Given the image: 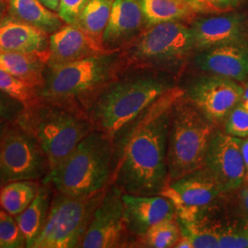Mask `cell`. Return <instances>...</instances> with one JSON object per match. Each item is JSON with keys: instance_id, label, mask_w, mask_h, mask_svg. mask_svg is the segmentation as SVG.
I'll return each mask as SVG.
<instances>
[{"instance_id": "cell-2", "label": "cell", "mask_w": 248, "mask_h": 248, "mask_svg": "<svg viewBox=\"0 0 248 248\" xmlns=\"http://www.w3.org/2000/svg\"><path fill=\"white\" fill-rule=\"evenodd\" d=\"M120 57L102 53L60 65H46L40 100L86 116L98 93L116 78ZM87 117V116H86Z\"/></svg>"}, {"instance_id": "cell-11", "label": "cell", "mask_w": 248, "mask_h": 248, "mask_svg": "<svg viewBox=\"0 0 248 248\" xmlns=\"http://www.w3.org/2000/svg\"><path fill=\"white\" fill-rule=\"evenodd\" d=\"M123 196L124 191L114 183L107 186L79 248L124 247L128 230L124 222Z\"/></svg>"}, {"instance_id": "cell-15", "label": "cell", "mask_w": 248, "mask_h": 248, "mask_svg": "<svg viewBox=\"0 0 248 248\" xmlns=\"http://www.w3.org/2000/svg\"><path fill=\"white\" fill-rule=\"evenodd\" d=\"M124 222L128 232L141 238L151 227L167 219H176L174 203L163 195L124 193Z\"/></svg>"}, {"instance_id": "cell-29", "label": "cell", "mask_w": 248, "mask_h": 248, "mask_svg": "<svg viewBox=\"0 0 248 248\" xmlns=\"http://www.w3.org/2000/svg\"><path fill=\"white\" fill-rule=\"evenodd\" d=\"M26 248V239L14 216L0 209V248Z\"/></svg>"}, {"instance_id": "cell-23", "label": "cell", "mask_w": 248, "mask_h": 248, "mask_svg": "<svg viewBox=\"0 0 248 248\" xmlns=\"http://www.w3.org/2000/svg\"><path fill=\"white\" fill-rule=\"evenodd\" d=\"M53 190V186L49 182L42 181L34 200L22 213L15 217L26 239V248H31L44 228Z\"/></svg>"}, {"instance_id": "cell-1", "label": "cell", "mask_w": 248, "mask_h": 248, "mask_svg": "<svg viewBox=\"0 0 248 248\" xmlns=\"http://www.w3.org/2000/svg\"><path fill=\"white\" fill-rule=\"evenodd\" d=\"M183 91L172 89L113 138L112 182L124 193L161 195L169 184L168 145L174 102Z\"/></svg>"}, {"instance_id": "cell-6", "label": "cell", "mask_w": 248, "mask_h": 248, "mask_svg": "<svg viewBox=\"0 0 248 248\" xmlns=\"http://www.w3.org/2000/svg\"><path fill=\"white\" fill-rule=\"evenodd\" d=\"M216 124L183 92L172 108L168 145L169 183L205 166Z\"/></svg>"}, {"instance_id": "cell-44", "label": "cell", "mask_w": 248, "mask_h": 248, "mask_svg": "<svg viewBox=\"0 0 248 248\" xmlns=\"http://www.w3.org/2000/svg\"><path fill=\"white\" fill-rule=\"evenodd\" d=\"M246 82H247V83H248V80H247V81H246Z\"/></svg>"}, {"instance_id": "cell-39", "label": "cell", "mask_w": 248, "mask_h": 248, "mask_svg": "<svg viewBox=\"0 0 248 248\" xmlns=\"http://www.w3.org/2000/svg\"><path fill=\"white\" fill-rule=\"evenodd\" d=\"M239 104L248 109V83L247 82L244 85V91H243V95L241 97Z\"/></svg>"}, {"instance_id": "cell-18", "label": "cell", "mask_w": 248, "mask_h": 248, "mask_svg": "<svg viewBox=\"0 0 248 248\" xmlns=\"http://www.w3.org/2000/svg\"><path fill=\"white\" fill-rule=\"evenodd\" d=\"M108 53L76 24H67L49 36L47 65H60Z\"/></svg>"}, {"instance_id": "cell-36", "label": "cell", "mask_w": 248, "mask_h": 248, "mask_svg": "<svg viewBox=\"0 0 248 248\" xmlns=\"http://www.w3.org/2000/svg\"><path fill=\"white\" fill-rule=\"evenodd\" d=\"M241 151H242V155L243 159L245 163V168H246V181H248V137L243 138L242 139V143H241Z\"/></svg>"}, {"instance_id": "cell-42", "label": "cell", "mask_w": 248, "mask_h": 248, "mask_svg": "<svg viewBox=\"0 0 248 248\" xmlns=\"http://www.w3.org/2000/svg\"><path fill=\"white\" fill-rule=\"evenodd\" d=\"M9 123V122L0 117V141H1V138H2V136H3L4 132H5V130H6Z\"/></svg>"}, {"instance_id": "cell-10", "label": "cell", "mask_w": 248, "mask_h": 248, "mask_svg": "<svg viewBox=\"0 0 248 248\" xmlns=\"http://www.w3.org/2000/svg\"><path fill=\"white\" fill-rule=\"evenodd\" d=\"M223 194L222 187L205 166L170 181L161 195L174 203L181 219H198L204 211Z\"/></svg>"}, {"instance_id": "cell-14", "label": "cell", "mask_w": 248, "mask_h": 248, "mask_svg": "<svg viewBox=\"0 0 248 248\" xmlns=\"http://www.w3.org/2000/svg\"><path fill=\"white\" fill-rule=\"evenodd\" d=\"M195 50L201 52L220 45L247 43L248 21L244 15L226 13L197 18L190 26Z\"/></svg>"}, {"instance_id": "cell-5", "label": "cell", "mask_w": 248, "mask_h": 248, "mask_svg": "<svg viewBox=\"0 0 248 248\" xmlns=\"http://www.w3.org/2000/svg\"><path fill=\"white\" fill-rule=\"evenodd\" d=\"M15 123L35 138L48 159L50 171L93 130L86 116L42 100L24 108Z\"/></svg>"}, {"instance_id": "cell-30", "label": "cell", "mask_w": 248, "mask_h": 248, "mask_svg": "<svg viewBox=\"0 0 248 248\" xmlns=\"http://www.w3.org/2000/svg\"><path fill=\"white\" fill-rule=\"evenodd\" d=\"M219 248H248V220L226 226H214Z\"/></svg>"}, {"instance_id": "cell-33", "label": "cell", "mask_w": 248, "mask_h": 248, "mask_svg": "<svg viewBox=\"0 0 248 248\" xmlns=\"http://www.w3.org/2000/svg\"><path fill=\"white\" fill-rule=\"evenodd\" d=\"M24 106L18 100L10 98L0 91V117L9 123L15 122L23 110Z\"/></svg>"}, {"instance_id": "cell-34", "label": "cell", "mask_w": 248, "mask_h": 248, "mask_svg": "<svg viewBox=\"0 0 248 248\" xmlns=\"http://www.w3.org/2000/svg\"><path fill=\"white\" fill-rule=\"evenodd\" d=\"M239 201L241 209L248 217V183L247 182L240 186Z\"/></svg>"}, {"instance_id": "cell-7", "label": "cell", "mask_w": 248, "mask_h": 248, "mask_svg": "<svg viewBox=\"0 0 248 248\" xmlns=\"http://www.w3.org/2000/svg\"><path fill=\"white\" fill-rule=\"evenodd\" d=\"M104 191L89 197L55 191L44 228L31 248H79Z\"/></svg>"}, {"instance_id": "cell-9", "label": "cell", "mask_w": 248, "mask_h": 248, "mask_svg": "<svg viewBox=\"0 0 248 248\" xmlns=\"http://www.w3.org/2000/svg\"><path fill=\"white\" fill-rule=\"evenodd\" d=\"M193 51L190 27L169 21L147 28L129 52V59L141 65L164 66L185 59Z\"/></svg>"}, {"instance_id": "cell-21", "label": "cell", "mask_w": 248, "mask_h": 248, "mask_svg": "<svg viewBox=\"0 0 248 248\" xmlns=\"http://www.w3.org/2000/svg\"><path fill=\"white\" fill-rule=\"evenodd\" d=\"M8 12L10 17L35 27L48 35L65 24L57 12L46 8L40 0H9Z\"/></svg>"}, {"instance_id": "cell-41", "label": "cell", "mask_w": 248, "mask_h": 248, "mask_svg": "<svg viewBox=\"0 0 248 248\" xmlns=\"http://www.w3.org/2000/svg\"><path fill=\"white\" fill-rule=\"evenodd\" d=\"M183 1L190 2V3H195V4H198V5L204 6V7H212V8H216V7L213 6L212 4H210L207 0H183ZM217 9H218V8H217ZM222 10H223V9H222ZM225 11H226V10H225Z\"/></svg>"}, {"instance_id": "cell-16", "label": "cell", "mask_w": 248, "mask_h": 248, "mask_svg": "<svg viewBox=\"0 0 248 248\" xmlns=\"http://www.w3.org/2000/svg\"><path fill=\"white\" fill-rule=\"evenodd\" d=\"M145 26L139 0H114L102 36V47L108 53L119 52Z\"/></svg>"}, {"instance_id": "cell-13", "label": "cell", "mask_w": 248, "mask_h": 248, "mask_svg": "<svg viewBox=\"0 0 248 248\" xmlns=\"http://www.w3.org/2000/svg\"><path fill=\"white\" fill-rule=\"evenodd\" d=\"M242 139L216 130L205 159L223 193L240 188L246 181V168L241 151Z\"/></svg>"}, {"instance_id": "cell-37", "label": "cell", "mask_w": 248, "mask_h": 248, "mask_svg": "<svg viewBox=\"0 0 248 248\" xmlns=\"http://www.w3.org/2000/svg\"><path fill=\"white\" fill-rule=\"evenodd\" d=\"M174 248H193V247L189 240L180 234V237L178 238L177 243L175 244Z\"/></svg>"}, {"instance_id": "cell-32", "label": "cell", "mask_w": 248, "mask_h": 248, "mask_svg": "<svg viewBox=\"0 0 248 248\" xmlns=\"http://www.w3.org/2000/svg\"><path fill=\"white\" fill-rule=\"evenodd\" d=\"M89 0H60L58 14L67 24H74Z\"/></svg>"}, {"instance_id": "cell-20", "label": "cell", "mask_w": 248, "mask_h": 248, "mask_svg": "<svg viewBox=\"0 0 248 248\" xmlns=\"http://www.w3.org/2000/svg\"><path fill=\"white\" fill-rule=\"evenodd\" d=\"M144 17L145 27L169 21H186L192 19L201 11L224 12L225 10L204 7L183 0H139Z\"/></svg>"}, {"instance_id": "cell-40", "label": "cell", "mask_w": 248, "mask_h": 248, "mask_svg": "<svg viewBox=\"0 0 248 248\" xmlns=\"http://www.w3.org/2000/svg\"><path fill=\"white\" fill-rule=\"evenodd\" d=\"M7 12H8V4L5 1H3L0 3V22L7 16Z\"/></svg>"}, {"instance_id": "cell-45", "label": "cell", "mask_w": 248, "mask_h": 248, "mask_svg": "<svg viewBox=\"0 0 248 248\" xmlns=\"http://www.w3.org/2000/svg\"><path fill=\"white\" fill-rule=\"evenodd\" d=\"M247 183H248V182H247Z\"/></svg>"}, {"instance_id": "cell-27", "label": "cell", "mask_w": 248, "mask_h": 248, "mask_svg": "<svg viewBox=\"0 0 248 248\" xmlns=\"http://www.w3.org/2000/svg\"><path fill=\"white\" fill-rule=\"evenodd\" d=\"M0 91L10 98L20 102L24 108L37 103L39 98V89L27 83L24 80L0 69Z\"/></svg>"}, {"instance_id": "cell-19", "label": "cell", "mask_w": 248, "mask_h": 248, "mask_svg": "<svg viewBox=\"0 0 248 248\" xmlns=\"http://www.w3.org/2000/svg\"><path fill=\"white\" fill-rule=\"evenodd\" d=\"M49 36L35 27L6 16L0 22V50L27 54H49Z\"/></svg>"}, {"instance_id": "cell-24", "label": "cell", "mask_w": 248, "mask_h": 248, "mask_svg": "<svg viewBox=\"0 0 248 248\" xmlns=\"http://www.w3.org/2000/svg\"><path fill=\"white\" fill-rule=\"evenodd\" d=\"M42 182L17 180L0 186V208L16 217L34 200Z\"/></svg>"}, {"instance_id": "cell-25", "label": "cell", "mask_w": 248, "mask_h": 248, "mask_svg": "<svg viewBox=\"0 0 248 248\" xmlns=\"http://www.w3.org/2000/svg\"><path fill=\"white\" fill-rule=\"evenodd\" d=\"M113 2L114 0H89L78 20L74 23L102 49V36L110 16Z\"/></svg>"}, {"instance_id": "cell-17", "label": "cell", "mask_w": 248, "mask_h": 248, "mask_svg": "<svg viewBox=\"0 0 248 248\" xmlns=\"http://www.w3.org/2000/svg\"><path fill=\"white\" fill-rule=\"evenodd\" d=\"M194 62L202 71L246 82L248 78V45L229 44L203 50L197 54Z\"/></svg>"}, {"instance_id": "cell-31", "label": "cell", "mask_w": 248, "mask_h": 248, "mask_svg": "<svg viewBox=\"0 0 248 248\" xmlns=\"http://www.w3.org/2000/svg\"><path fill=\"white\" fill-rule=\"evenodd\" d=\"M224 133L237 137H248V109L238 104L224 121Z\"/></svg>"}, {"instance_id": "cell-35", "label": "cell", "mask_w": 248, "mask_h": 248, "mask_svg": "<svg viewBox=\"0 0 248 248\" xmlns=\"http://www.w3.org/2000/svg\"><path fill=\"white\" fill-rule=\"evenodd\" d=\"M207 1L218 9L231 11V7L237 4L240 0H207Z\"/></svg>"}, {"instance_id": "cell-38", "label": "cell", "mask_w": 248, "mask_h": 248, "mask_svg": "<svg viewBox=\"0 0 248 248\" xmlns=\"http://www.w3.org/2000/svg\"><path fill=\"white\" fill-rule=\"evenodd\" d=\"M46 8L58 13L60 0H40Z\"/></svg>"}, {"instance_id": "cell-28", "label": "cell", "mask_w": 248, "mask_h": 248, "mask_svg": "<svg viewBox=\"0 0 248 248\" xmlns=\"http://www.w3.org/2000/svg\"><path fill=\"white\" fill-rule=\"evenodd\" d=\"M180 237V230L177 219H167L153 225L141 239L145 248H174Z\"/></svg>"}, {"instance_id": "cell-22", "label": "cell", "mask_w": 248, "mask_h": 248, "mask_svg": "<svg viewBox=\"0 0 248 248\" xmlns=\"http://www.w3.org/2000/svg\"><path fill=\"white\" fill-rule=\"evenodd\" d=\"M49 54H27L0 50V69L38 89L43 86Z\"/></svg>"}, {"instance_id": "cell-43", "label": "cell", "mask_w": 248, "mask_h": 248, "mask_svg": "<svg viewBox=\"0 0 248 248\" xmlns=\"http://www.w3.org/2000/svg\"><path fill=\"white\" fill-rule=\"evenodd\" d=\"M3 1H5V0H0V3H1V2H3Z\"/></svg>"}, {"instance_id": "cell-8", "label": "cell", "mask_w": 248, "mask_h": 248, "mask_svg": "<svg viewBox=\"0 0 248 248\" xmlns=\"http://www.w3.org/2000/svg\"><path fill=\"white\" fill-rule=\"evenodd\" d=\"M48 159L35 138L17 123H9L0 141V186L17 180L45 179Z\"/></svg>"}, {"instance_id": "cell-3", "label": "cell", "mask_w": 248, "mask_h": 248, "mask_svg": "<svg viewBox=\"0 0 248 248\" xmlns=\"http://www.w3.org/2000/svg\"><path fill=\"white\" fill-rule=\"evenodd\" d=\"M172 89L168 80L150 75L114 78L94 98L86 116L94 130L113 139Z\"/></svg>"}, {"instance_id": "cell-26", "label": "cell", "mask_w": 248, "mask_h": 248, "mask_svg": "<svg viewBox=\"0 0 248 248\" xmlns=\"http://www.w3.org/2000/svg\"><path fill=\"white\" fill-rule=\"evenodd\" d=\"M180 234L186 237L193 248H219V239L213 226L200 222V219L177 218Z\"/></svg>"}, {"instance_id": "cell-4", "label": "cell", "mask_w": 248, "mask_h": 248, "mask_svg": "<svg viewBox=\"0 0 248 248\" xmlns=\"http://www.w3.org/2000/svg\"><path fill=\"white\" fill-rule=\"evenodd\" d=\"M114 173L113 139L92 130L43 181L54 191L76 197L95 195L106 189Z\"/></svg>"}, {"instance_id": "cell-12", "label": "cell", "mask_w": 248, "mask_h": 248, "mask_svg": "<svg viewBox=\"0 0 248 248\" xmlns=\"http://www.w3.org/2000/svg\"><path fill=\"white\" fill-rule=\"evenodd\" d=\"M243 91L244 86L239 82L210 75L193 81L185 95L213 123L219 125L239 104Z\"/></svg>"}]
</instances>
